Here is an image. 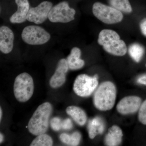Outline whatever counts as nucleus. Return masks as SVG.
<instances>
[{
  "instance_id": "1",
  "label": "nucleus",
  "mask_w": 146,
  "mask_h": 146,
  "mask_svg": "<svg viewBox=\"0 0 146 146\" xmlns=\"http://www.w3.org/2000/svg\"><path fill=\"white\" fill-rule=\"evenodd\" d=\"M52 111V105L48 102L39 105L31 118L28 125L29 132L35 136L46 133Z\"/></svg>"
},
{
  "instance_id": "2",
  "label": "nucleus",
  "mask_w": 146,
  "mask_h": 146,
  "mask_svg": "<svg viewBox=\"0 0 146 146\" xmlns=\"http://www.w3.org/2000/svg\"><path fill=\"white\" fill-rule=\"evenodd\" d=\"M116 92V87L111 82H105L102 83L94 94L95 106L102 111L112 109L115 105Z\"/></svg>"
},
{
  "instance_id": "3",
  "label": "nucleus",
  "mask_w": 146,
  "mask_h": 146,
  "mask_svg": "<svg viewBox=\"0 0 146 146\" xmlns=\"http://www.w3.org/2000/svg\"><path fill=\"white\" fill-rule=\"evenodd\" d=\"M34 88L33 79L28 73H21L15 79L13 92L18 101L21 102L28 101L33 95Z\"/></svg>"
},
{
  "instance_id": "4",
  "label": "nucleus",
  "mask_w": 146,
  "mask_h": 146,
  "mask_svg": "<svg viewBox=\"0 0 146 146\" xmlns=\"http://www.w3.org/2000/svg\"><path fill=\"white\" fill-rule=\"evenodd\" d=\"M92 11L94 16L104 23L113 24L122 21L123 16L121 11L100 2L94 4Z\"/></svg>"
},
{
  "instance_id": "5",
  "label": "nucleus",
  "mask_w": 146,
  "mask_h": 146,
  "mask_svg": "<svg viewBox=\"0 0 146 146\" xmlns=\"http://www.w3.org/2000/svg\"><path fill=\"white\" fill-rule=\"evenodd\" d=\"M21 36L24 42L31 45L43 44L50 38L49 33L44 29L35 25L28 26L25 27Z\"/></svg>"
},
{
  "instance_id": "6",
  "label": "nucleus",
  "mask_w": 146,
  "mask_h": 146,
  "mask_svg": "<svg viewBox=\"0 0 146 146\" xmlns=\"http://www.w3.org/2000/svg\"><path fill=\"white\" fill-rule=\"evenodd\" d=\"M97 75L94 77L83 74L78 76L74 84V91L80 97H88L97 88L98 82Z\"/></svg>"
},
{
  "instance_id": "7",
  "label": "nucleus",
  "mask_w": 146,
  "mask_h": 146,
  "mask_svg": "<svg viewBox=\"0 0 146 146\" xmlns=\"http://www.w3.org/2000/svg\"><path fill=\"white\" fill-rule=\"evenodd\" d=\"M75 14V10L71 8L69 3L63 1L52 7L48 18L52 23H68L74 20Z\"/></svg>"
},
{
  "instance_id": "8",
  "label": "nucleus",
  "mask_w": 146,
  "mask_h": 146,
  "mask_svg": "<svg viewBox=\"0 0 146 146\" xmlns=\"http://www.w3.org/2000/svg\"><path fill=\"white\" fill-rule=\"evenodd\" d=\"M53 4L50 2H42L36 7H31L27 16V20L36 24L43 23L48 17Z\"/></svg>"
},
{
  "instance_id": "9",
  "label": "nucleus",
  "mask_w": 146,
  "mask_h": 146,
  "mask_svg": "<svg viewBox=\"0 0 146 146\" xmlns=\"http://www.w3.org/2000/svg\"><path fill=\"white\" fill-rule=\"evenodd\" d=\"M141 103V99L139 97L134 96L126 97L118 104L117 110L123 115L132 114L138 111Z\"/></svg>"
},
{
  "instance_id": "10",
  "label": "nucleus",
  "mask_w": 146,
  "mask_h": 146,
  "mask_svg": "<svg viewBox=\"0 0 146 146\" xmlns=\"http://www.w3.org/2000/svg\"><path fill=\"white\" fill-rule=\"evenodd\" d=\"M69 68L66 59H60L58 63L56 70L50 80V86L53 88L63 85L66 80V75Z\"/></svg>"
},
{
  "instance_id": "11",
  "label": "nucleus",
  "mask_w": 146,
  "mask_h": 146,
  "mask_svg": "<svg viewBox=\"0 0 146 146\" xmlns=\"http://www.w3.org/2000/svg\"><path fill=\"white\" fill-rule=\"evenodd\" d=\"M14 35L8 27L3 26L0 28V50L4 54L9 53L13 47Z\"/></svg>"
},
{
  "instance_id": "12",
  "label": "nucleus",
  "mask_w": 146,
  "mask_h": 146,
  "mask_svg": "<svg viewBox=\"0 0 146 146\" xmlns=\"http://www.w3.org/2000/svg\"><path fill=\"white\" fill-rule=\"evenodd\" d=\"M18 9L10 18L12 23H22L27 20V16L30 9L28 0H15Z\"/></svg>"
},
{
  "instance_id": "13",
  "label": "nucleus",
  "mask_w": 146,
  "mask_h": 146,
  "mask_svg": "<svg viewBox=\"0 0 146 146\" xmlns=\"http://www.w3.org/2000/svg\"><path fill=\"white\" fill-rule=\"evenodd\" d=\"M121 129L117 125L110 128L105 139L106 145L108 146H119L121 143L123 137Z\"/></svg>"
},
{
  "instance_id": "14",
  "label": "nucleus",
  "mask_w": 146,
  "mask_h": 146,
  "mask_svg": "<svg viewBox=\"0 0 146 146\" xmlns=\"http://www.w3.org/2000/svg\"><path fill=\"white\" fill-rule=\"evenodd\" d=\"M81 54V50L77 47H74L72 49L70 54L66 59L69 69L77 70L83 67L84 61L80 58Z\"/></svg>"
},
{
  "instance_id": "15",
  "label": "nucleus",
  "mask_w": 146,
  "mask_h": 146,
  "mask_svg": "<svg viewBox=\"0 0 146 146\" xmlns=\"http://www.w3.org/2000/svg\"><path fill=\"white\" fill-rule=\"evenodd\" d=\"M105 50L110 54L123 56L126 53L127 48L125 43L121 39L115 40L110 44L103 46Z\"/></svg>"
},
{
  "instance_id": "16",
  "label": "nucleus",
  "mask_w": 146,
  "mask_h": 146,
  "mask_svg": "<svg viewBox=\"0 0 146 146\" xmlns=\"http://www.w3.org/2000/svg\"><path fill=\"white\" fill-rule=\"evenodd\" d=\"M104 128V122L100 117H96L89 121L88 125L89 138L94 139L98 134L102 133Z\"/></svg>"
},
{
  "instance_id": "17",
  "label": "nucleus",
  "mask_w": 146,
  "mask_h": 146,
  "mask_svg": "<svg viewBox=\"0 0 146 146\" xmlns=\"http://www.w3.org/2000/svg\"><path fill=\"white\" fill-rule=\"evenodd\" d=\"M120 39L119 35L117 32L110 29H104L99 35L98 43L101 46H105L110 44L115 40Z\"/></svg>"
},
{
  "instance_id": "18",
  "label": "nucleus",
  "mask_w": 146,
  "mask_h": 146,
  "mask_svg": "<svg viewBox=\"0 0 146 146\" xmlns=\"http://www.w3.org/2000/svg\"><path fill=\"white\" fill-rule=\"evenodd\" d=\"M66 112L80 125H83L86 122L87 117L85 112L80 108L70 106L66 110Z\"/></svg>"
},
{
  "instance_id": "19",
  "label": "nucleus",
  "mask_w": 146,
  "mask_h": 146,
  "mask_svg": "<svg viewBox=\"0 0 146 146\" xmlns=\"http://www.w3.org/2000/svg\"><path fill=\"white\" fill-rule=\"evenodd\" d=\"M110 4L117 10L126 13L132 12V9L129 0H108Z\"/></svg>"
},
{
  "instance_id": "20",
  "label": "nucleus",
  "mask_w": 146,
  "mask_h": 146,
  "mask_svg": "<svg viewBox=\"0 0 146 146\" xmlns=\"http://www.w3.org/2000/svg\"><path fill=\"white\" fill-rule=\"evenodd\" d=\"M144 52L143 47L136 43L132 44L129 48V53L131 57L137 63L141 60L143 55Z\"/></svg>"
},
{
  "instance_id": "21",
  "label": "nucleus",
  "mask_w": 146,
  "mask_h": 146,
  "mask_svg": "<svg viewBox=\"0 0 146 146\" xmlns=\"http://www.w3.org/2000/svg\"><path fill=\"white\" fill-rule=\"evenodd\" d=\"M53 140L50 136L47 134H42L38 135L31 144V146H51Z\"/></svg>"
},
{
  "instance_id": "22",
  "label": "nucleus",
  "mask_w": 146,
  "mask_h": 146,
  "mask_svg": "<svg viewBox=\"0 0 146 146\" xmlns=\"http://www.w3.org/2000/svg\"><path fill=\"white\" fill-rule=\"evenodd\" d=\"M138 117L139 121L143 124L146 125V100L140 106Z\"/></svg>"
},
{
  "instance_id": "23",
  "label": "nucleus",
  "mask_w": 146,
  "mask_h": 146,
  "mask_svg": "<svg viewBox=\"0 0 146 146\" xmlns=\"http://www.w3.org/2000/svg\"><path fill=\"white\" fill-rule=\"evenodd\" d=\"M80 133L78 131H76L70 135V140L69 145L75 146L78 145L81 139Z\"/></svg>"
},
{
  "instance_id": "24",
  "label": "nucleus",
  "mask_w": 146,
  "mask_h": 146,
  "mask_svg": "<svg viewBox=\"0 0 146 146\" xmlns=\"http://www.w3.org/2000/svg\"><path fill=\"white\" fill-rule=\"evenodd\" d=\"M62 121L58 117H54L52 119L50 125L52 128L55 131H58L62 128Z\"/></svg>"
},
{
  "instance_id": "25",
  "label": "nucleus",
  "mask_w": 146,
  "mask_h": 146,
  "mask_svg": "<svg viewBox=\"0 0 146 146\" xmlns=\"http://www.w3.org/2000/svg\"><path fill=\"white\" fill-rule=\"evenodd\" d=\"M73 127V124L70 119H67L62 121V128L65 130H69Z\"/></svg>"
},
{
  "instance_id": "26",
  "label": "nucleus",
  "mask_w": 146,
  "mask_h": 146,
  "mask_svg": "<svg viewBox=\"0 0 146 146\" xmlns=\"http://www.w3.org/2000/svg\"><path fill=\"white\" fill-rule=\"evenodd\" d=\"M60 141L63 143L69 145L70 140V135L67 133H62L60 136Z\"/></svg>"
},
{
  "instance_id": "27",
  "label": "nucleus",
  "mask_w": 146,
  "mask_h": 146,
  "mask_svg": "<svg viewBox=\"0 0 146 146\" xmlns=\"http://www.w3.org/2000/svg\"><path fill=\"white\" fill-rule=\"evenodd\" d=\"M141 32L145 36H146V18L143 19L140 24Z\"/></svg>"
},
{
  "instance_id": "28",
  "label": "nucleus",
  "mask_w": 146,
  "mask_h": 146,
  "mask_svg": "<svg viewBox=\"0 0 146 146\" xmlns=\"http://www.w3.org/2000/svg\"><path fill=\"white\" fill-rule=\"evenodd\" d=\"M137 82L138 83L146 85V75L143 76L139 78Z\"/></svg>"
},
{
  "instance_id": "29",
  "label": "nucleus",
  "mask_w": 146,
  "mask_h": 146,
  "mask_svg": "<svg viewBox=\"0 0 146 146\" xmlns=\"http://www.w3.org/2000/svg\"><path fill=\"white\" fill-rule=\"evenodd\" d=\"M3 134L1 133V134H0V143H1L3 141Z\"/></svg>"
},
{
  "instance_id": "30",
  "label": "nucleus",
  "mask_w": 146,
  "mask_h": 146,
  "mask_svg": "<svg viewBox=\"0 0 146 146\" xmlns=\"http://www.w3.org/2000/svg\"><path fill=\"white\" fill-rule=\"evenodd\" d=\"M2 117V110L1 108H0V121L1 120Z\"/></svg>"
},
{
  "instance_id": "31",
  "label": "nucleus",
  "mask_w": 146,
  "mask_h": 146,
  "mask_svg": "<svg viewBox=\"0 0 146 146\" xmlns=\"http://www.w3.org/2000/svg\"></svg>"
}]
</instances>
